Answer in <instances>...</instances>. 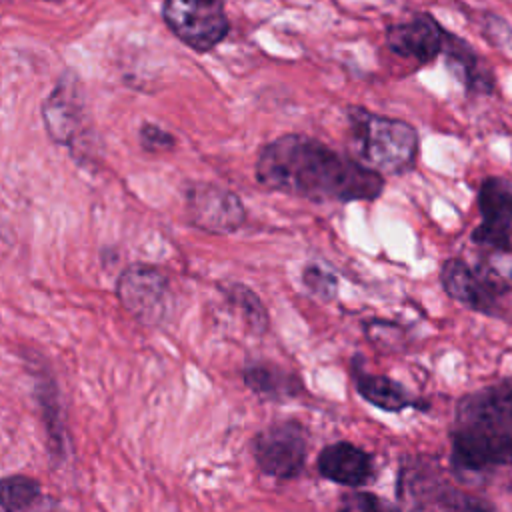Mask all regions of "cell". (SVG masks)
<instances>
[{"instance_id":"6da1fadb","label":"cell","mask_w":512,"mask_h":512,"mask_svg":"<svg viewBox=\"0 0 512 512\" xmlns=\"http://www.w3.org/2000/svg\"><path fill=\"white\" fill-rule=\"evenodd\" d=\"M256 178L264 188L316 202L374 200L384 188L378 172L302 134L266 144L256 162Z\"/></svg>"},{"instance_id":"7a4b0ae2","label":"cell","mask_w":512,"mask_h":512,"mask_svg":"<svg viewBox=\"0 0 512 512\" xmlns=\"http://www.w3.org/2000/svg\"><path fill=\"white\" fill-rule=\"evenodd\" d=\"M452 462L464 472L512 464V380L466 394L450 430Z\"/></svg>"},{"instance_id":"3957f363","label":"cell","mask_w":512,"mask_h":512,"mask_svg":"<svg viewBox=\"0 0 512 512\" xmlns=\"http://www.w3.org/2000/svg\"><path fill=\"white\" fill-rule=\"evenodd\" d=\"M348 146L352 158L382 174H404L414 168L418 156V132L412 124L350 106Z\"/></svg>"},{"instance_id":"277c9868","label":"cell","mask_w":512,"mask_h":512,"mask_svg":"<svg viewBox=\"0 0 512 512\" xmlns=\"http://www.w3.org/2000/svg\"><path fill=\"white\" fill-rule=\"evenodd\" d=\"M162 14L170 30L198 52L214 48L230 28L220 0H164Z\"/></svg>"},{"instance_id":"5b68a950","label":"cell","mask_w":512,"mask_h":512,"mask_svg":"<svg viewBox=\"0 0 512 512\" xmlns=\"http://www.w3.org/2000/svg\"><path fill=\"white\" fill-rule=\"evenodd\" d=\"M116 294L124 310L146 326H158L168 318V278L152 264L126 266L118 276Z\"/></svg>"},{"instance_id":"8992f818","label":"cell","mask_w":512,"mask_h":512,"mask_svg":"<svg viewBox=\"0 0 512 512\" xmlns=\"http://www.w3.org/2000/svg\"><path fill=\"white\" fill-rule=\"evenodd\" d=\"M308 436L300 422L284 420L260 430L252 442L258 468L274 478H294L306 462Z\"/></svg>"},{"instance_id":"52a82bcc","label":"cell","mask_w":512,"mask_h":512,"mask_svg":"<svg viewBox=\"0 0 512 512\" xmlns=\"http://www.w3.org/2000/svg\"><path fill=\"white\" fill-rule=\"evenodd\" d=\"M478 208L482 222L472 232V240L490 250L510 252L512 182L502 176L484 178L478 188Z\"/></svg>"},{"instance_id":"ba28073f","label":"cell","mask_w":512,"mask_h":512,"mask_svg":"<svg viewBox=\"0 0 512 512\" xmlns=\"http://www.w3.org/2000/svg\"><path fill=\"white\" fill-rule=\"evenodd\" d=\"M190 222L212 234H230L246 220V210L236 194L216 184H194L186 192Z\"/></svg>"},{"instance_id":"9c48e42d","label":"cell","mask_w":512,"mask_h":512,"mask_svg":"<svg viewBox=\"0 0 512 512\" xmlns=\"http://www.w3.org/2000/svg\"><path fill=\"white\" fill-rule=\"evenodd\" d=\"M446 30L430 14H416L406 22L390 24L384 32L386 46L390 52L428 64L442 54Z\"/></svg>"},{"instance_id":"30bf717a","label":"cell","mask_w":512,"mask_h":512,"mask_svg":"<svg viewBox=\"0 0 512 512\" xmlns=\"http://www.w3.org/2000/svg\"><path fill=\"white\" fill-rule=\"evenodd\" d=\"M442 288L448 296L462 302L464 306L492 314L496 308V284L494 280L472 270L466 262L452 258L446 260L440 272Z\"/></svg>"},{"instance_id":"8fae6325","label":"cell","mask_w":512,"mask_h":512,"mask_svg":"<svg viewBox=\"0 0 512 512\" xmlns=\"http://www.w3.org/2000/svg\"><path fill=\"white\" fill-rule=\"evenodd\" d=\"M318 472L342 486L360 488L374 478L372 456L350 442L326 446L318 456Z\"/></svg>"},{"instance_id":"7c38bea8","label":"cell","mask_w":512,"mask_h":512,"mask_svg":"<svg viewBox=\"0 0 512 512\" xmlns=\"http://www.w3.org/2000/svg\"><path fill=\"white\" fill-rule=\"evenodd\" d=\"M442 56L448 72L474 94H492L494 92V76L486 62L476 54V50L454 32L444 34Z\"/></svg>"},{"instance_id":"4fadbf2b","label":"cell","mask_w":512,"mask_h":512,"mask_svg":"<svg viewBox=\"0 0 512 512\" xmlns=\"http://www.w3.org/2000/svg\"><path fill=\"white\" fill-rule=\"evenodd\" d=\"M246 386L268 400H282L296 396L300 390V382L296 376L270 366V364H250L244 370Z\"/></svg>"},{"instance_id":"5bb4252c","label":"cell","mask_w":512,"mask_h":512,"mask_svg":"<svg viewBox=\"0 0 512 512\" xmlns=\"http://www.w3.org/2000/svg\"><path fill=\"white\" fill-rule=\"evenodd\" d=\"M356 388L364 400L386 412H398L408 406H416L408 392L388 376L356 374Z\"/></svg>"},{"instance_id":"9a60e30c","label":"cell","mask_w":512,"mask_h":512,"mask_svg":"<svg viewBox=\"0 0 512 512\" xmlns=\"http://www.w3.org/2000/svg\"><path fill=\"white\" fill-rule=\"evenodd\" d=\"M74 112H78L74 94H72V90L64 92V84H62L58 90H54L52 98L44 106L48 130L52 132V136L56 140H60V142L70 140L72 130L76 126Z\"/></svg>"},{"instance_id":"2e32d148","label":"cell","mask_w":512,"mask_h":512,"mask_svg":"<svg viewBox=\"0 0 512 512\" xmlns=\"http://www.w3.org/2000/svg\"><path fill=\"white\" fill-rule=\"evenodd\" d=\"M40 496V484L24 474L0 478V512H22Z\"/></svg>"},{"instance_id":"e0dca14e","label":"cell","mask_w":512,"mask_h":512,"mask_svg":"<svg viewBox=\"0 0 512 512\" xmlns=\"http://www.w3.org/2000/svg\"><path fill=\"white\" fill-rule=\"evenodd\" d=\"M226 296L240 310V314L244 316L248 328L254 334L266 332V328H268L266 308L260 302V298L248 286H244V284H230L226 288Z\"/></svg>"},{"instance_id":"ac0fdd59","label":"cell","mask_w":512,"mask_h":512,"mask_svg":"<svg viewBox=\"0 0 512 512\" xmlns=\"http://www.w3.org/2000/svg\"><path fill=\"white\" fill-rule=\"evenodd\" d=\"M38 400H40V406L44 408V422H46V430H48L50 442L54 446V452L62 454L64 432H62V422L58 418V404H56V394H54L52 382H48V388L44 384L38 386Z\"/></svg>"},{"instance_id":"d6986e66","label":"cell","mask_w":512,"mask_h":512,"mask_svg":"<svg viewBox=\"0 0 512 512\" xmlns=\"http://www.w3.org/2000/svg\"><path fill=\"white\" fill-rule=\"evenodd\" d=\"M302 280H304L306 288L312 294H316V296H320L324 300L332 298L336 294V288H338L336 276L332 272H328L326 268L318 266V264H308L304 268V272H302Z\"/></svg>"},{"instance_id":"ffe728a7","label":"cell","mask_w":512,"mask_h":512,"mask_svg":"<svg viewBox=\"0 0 512 512\" xmlns=\"http://www.w3.org/2000/svg\"><path fill=\"white\" fill-rule=\"evenodd\" d=\"M338 512H392V510L374 494L352 492L342 498Z\"/></svg>"},{"instance_id":"44dd1931","label":"cell","mask_w":512,"mask_h":512,"mask_svg":"<svg viewBox=\"0 0 512 512\" xmlns=\"http://www.w3.org/2000/svg\"><path fill=\"white\" fill-rule=\"evenodd\" d=\"M140 140H142L144 148H148V150H152V152L168 150V148L174 144V138H172L168 132H164L162 128L154 126V124H152V126L146 124V126L142 128Z\"/></svg>"},{"instance_id":"7402d4cb","label":"cell","mask_w":512,"mask_h":512,"mask_svg":"<svg viewBox=\"0 0 512 512\" xmlns=\"http://www.w3.org/2000/svg\"><path fill=\"white\" fill-rule=\"evenodd\" d=\"M446 512H496L488 502L472 498V496H458L446 504Z\"/></svg>"}]
</instances>
